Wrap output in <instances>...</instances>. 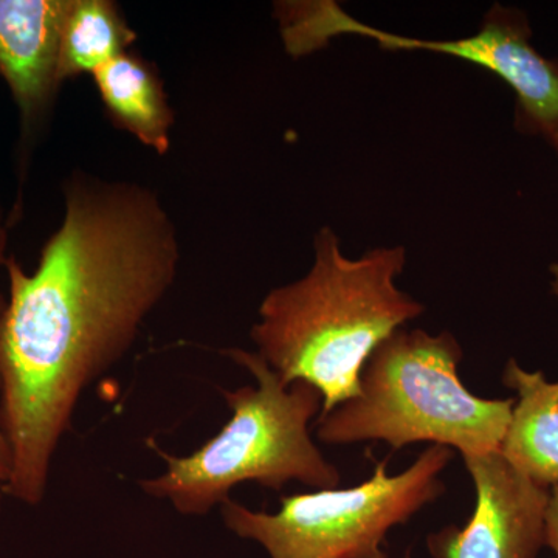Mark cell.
Segmentation results:
<instances>
[{
    "label": "cell",
    "instance_id": "5",
    "mask_svg": "<svg viewBox=\"0 0 558 558\" xmlns=\"http://www.w3.org/2000/svg\"><path fill=\"white\" fill-rule=\"evenodd\" d=\"M453 453L429 446L405 472L379 462L365 483L281 497L277 513L255 512L234 499L220 505L223 523L270 558H388V532L413 519L446 490L440 473Z\"/></svg>",
    "mask_w": 558,
    "mask_h": 558
},
{
    "label": "cell",
    "instance_id": "7",
    "mask_svg": "<svg viewBox=\"0 0 558 558\" xmlns=\"http://www.w3.org/2000/svg\"><path fill=\"white\" fill-rule=\"evenodd\" d=\"M462 459L475 484V510L465 526L429 535L432 557L537 558L550 488L513 468L499 450Z\"/></svg>",
    "mask_w": 558,
    "mask_h": 558
},
{
    "label": "cell",
    "instance_id": "2",
    "mask_svg": "<svg viewBox=\"0 0 558 558\" xmlns=\"http://www.w3.org/2000/svg\"><path fill=\"white\" fill-rule=\"evenodd\" d=\"M314 252L303 278L264 296L250 336L286 385L317 389L325 416L359 395L374 349L425 307L396 284L407 263L400 245L348 258L336 231L323 227Z\"/></svg>",
    "mask_w": 558,
    "mask_h": 558
},
{
    "label": "cell",
    "instance_id": "16",
    "mask_svg": "<svg viewBox=\"0 0 558 558\" xmlns=\"http://www.w3.org/2000/svg\"><path fill=\"white\" fill-rule=\"evenodd\" d=\"M550 277H553V281H550V288H553L554 295L558 299V263L553 264V266L549 267Z\"/></svg>",
    "mask_w": 558,
    "mask_h": 558
},
{
    "label": "cell",
    "instance_id": "12",
    "mask_svg": "<svg viewBox=\"0 0 558 558\" xmlns=\"http://www.w3.org/2000/svg\"><path fill=\"white\" fill-rule=\"evenodd\" d=\"M11 473H13V451H11L9 435L3 424L2 387H0V490L5 492Z\"/></svg>",
    "mask_w": 558,
    "mask_h": 558
},
{
    "label": "cell",
    "instance_id": "8",
    "mask_svg": "<svg viewBox=\"0 0 558 558\" xmlns=\"http://www.w3.org/2000/svg\"><path fill=\"white\" fill-rule=\"evenodd\" d=\"M70 0H0V76L21 120V179L61 87V33Z\"/></svg>",
    "mask_w": 558,
    "mask_h": 558
},
{
    "label": "cell",
    "instance_id": "9",
    "mask_svg": "<svg viewBox=\"0 0 558 558\" xmlns=\"http://www.w3.org/2000/svg\"><path fill=\"white\" fill-rule=\"evenodd\" d=\"M502 384L519 395L505 439L502 457L538 486L558 484V381H548L542 371L527 373L510 359Z\"/></svg>",
    "mask_w": 558,
    "mask_h": 558
},
{
    "label": "cell",
    "instance_id": "17",
    "mask_svg": "<svg viewBox=\"0 0 558 558\" xmlns=\"http://www.w3.org/2000/svg\"><path fill=\"white\" fill-rule=\"evenodd\" d=\"M5 306H7L5 295H3L2 292H0V314H2V311L5 310Z\"/></svg>",
    "mask_w": 558,
    "mask_h": 558
},
{
    "label": "cell",
    "instance_id": "10",
    "mask_svg": "<svg viewBox=\"0 0 558 558\" xmlns=\"http://www.w3.org/2000/svg\"><path fill=\"white\" fill-rule=\"evenodd\" d=\"M109 119L154 153L171 148L174 112L150 62L124 51L92 75Z\"/></svg>",
    "mask_w": 558,
    "mask_h": 558
},
{
    "label": "cell",
    "instance_id": "4",
    "mask_svg": "<svg viewBox=\"0 0 558 558\" xmlns=\"http://www.w3.org/2000/svg\"><path fill=\"white\" fill-rule=\"evenodd\" d=\"M226 354L255 377L256 387L223 389L230 421L199 450L172 457L157 449L167 470L140 481L143 492L168 499L183 515H205L242 483L275 492L292 481L318 490L339 487V469L311 438V421L323 410L317 389L306 381L286 385L258 352Z\"/></svg>",
    "mask_w": 558,
    "mask_h": 558
},
{
    "label": "cell",
    "instance_id": "18",
    "mask_svg": "<svg viewBox=\"0 0 558 558\" xmlns=\"http://www.w3.org/2000/svg\"><path fill=\"white\" fill-rule=\"evenodd\" d=\"M0 509H2V490H0Z\"/></svg>",
    "mask_w": 558,
    "mask_h": 558
},
{
    "label": "cell",
    "instance_id": "3",
    "mask_svg": "<svg viewBox=\"0 0 558 558\" xmlns=\"http://www.w3.org/2000/svg\"><path fill=\"white\" fill-rule=\"evenodd\" d=\"M461 359L449 330H396L366 360L359 395L318 417V439L329 446L381 440L392 450L432 442L462 458L498 451L515 399L470 392L458 374Z\"/></svg>",
    "mask_w": 558,
    "mask_h": 558
},
{
    "label": "cell",
    "instance_id": "13",
    "mask_svg": "<svg viewBox=\"0 0 558 558\" xmlns=\"http://www.w3.org/2000/svg\"><path fill=\"white\" fill-rule=\"evenodd\" d=\"M545 546H549L558 558V484L550 487L545 519Z\"/></svg>",
    "mask_w": 558,
    "mask_h": 558
},
{
    "label": "cell",
    "instance_id": "15",
    "mask_svg": "<svg viewBox=\"0 0 558 558\" xmlns=\"http://www.w3.org/2000/svg\"><path fill=\"white\" fill-rule=\"evenodd\" d=\"M543 137L548 140L549 145L553 146L554 150H556L558 157V124L557 126H554L553 130L546 132Z\"/></svg>",
    "mask_w": 558,
    "mask_h": 558
},
{
    "label": "cell",
    "instance_id": "1",
    "mask_svg": "<svg viewBox=\"0 0 558 558\" xmlns=\"http://www.w3.org/2000/svg\"><path fill=\"white\" fill-rule=\"evenodd\" d=\"M64 218L27 274L5 263L0 387L13 473L7 494L38 506L81 395L137 340L178 278V229L159 194L75 171Z\"/></svg>",
    "mask_w": 558,
    "mask_h": 558
},
{
    "label": "cell",
    "instance_id": "6",
    "mask_svg": "<svg viewBox=\"0 0 558 558\" xmlns=\"http://www.w3.org/2000/svg\"><path fill=\"white\" fill-rule=\"evenodd\" d=\"M277 7L279 33L293 58L328 46L337 36L376 40L385 50H417L447 54L494 73L517 98L515 128L545 135L558 124V60L532 46L526 14L512 7H492L475 35L459 39H417L379 31L349 16L332 0L284 2Z\"/></svg>",
    "mask_w": 558,
    "mask_h": 558
},
{
    "label": "cell",
    "instance_id": "11",
    "mask_svg": "<svg viewBox=\"0 0 558 558\" xmlns=\"http://www.w3.org/2000/svg\"><path fill=\"white\" fill-rule=\"evenodd\" d=\"M137 40L110 0H70L61 33L60 81L94 75Z\"/></svg>",
    "mask_w": 558,
    "mask_h": 558
},
{
    "label": "cell",
    "instance_id": "14",
    "mask_svg": "<svg viewBox=\"0 0 558 558\" xmlns=\"http://www.w3.org/2000/svg\"><path fill=\"white\" fill-rule=\"evenodd\" d=\"M7 245H9V231H7L5 223H3L2 211H0V267H5L7 259Z\"/></svg>",
    "mask_w": 558,
    "mask_h": 558
}]
</instances>
